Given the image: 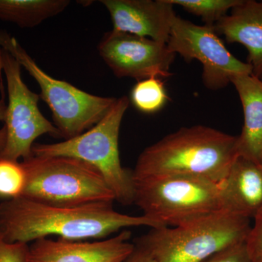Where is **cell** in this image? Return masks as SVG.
Returning <instances> with one entry per match:
<instances>
[{
    "instance_id": "cell-1",
    "label": "cell",
    "mask_w": 262,
    "mask_h": 262,
    "mask_svg": "<svg viewBox=\"0 0 262 262\" xmlns=\"http://www.w3.org/2000/svg\"><path fill=\"white\" fill-rule=\"evenodd\" d=\"M141 226L163 227L145 215L115 211L112 203L58 206L20 196L0 203V235L9 243L29 244L50 235L67 241L102 238Z\"/></svg>"
},
{
    "instance_id": "cell-2",
    "label": "cell",
    "mask_w": 262,
    "mask_h": 262,
    "mask_svg": "<svg viewBox=\"0 0 262 262\" xmlns=\"http://www.w3.org/2000/svg\"><path fill=\"white\" fill-rule=\"evenodd\" d=\"M237 157V136L205 125L184 127L146 147L133 177H190L222 183Z\"/></svg>"
},
{
    "instance_id": "cell-3",
    "label": "cell",
    "mask_w": 262,
    "mask_h": 262,
    "mask_svg": "<svg viewBox=\"0 0 262 262\" xmlns=\"http://www.w3.org/2000/svg\"><path fill=\"white\" fill-rule=\"evenodd\" d=\"M249 219L221 211L179 227L151 228L134 244L156 262H204L225 248L245 242Z\"/></svg>"
},
{
    "instance_id": "cell-4",
    "label": "cell",
    "mask_w": 262,
    "mask_h": 262,
    "mask_svg": "<svg viewBox=\"0 0 262 262\" xmlns=\"http://www.w3.org/2000/svg\"><path fill=\"white\" fill-rule=\"evenodd\" d=\"M129 103L127 96L117 98L106 115L89 130L61 142L34 144L32 155L82 160L102 174L115 201L125 206L133 204L135 196L133 172L122 166L119 152L120 126Z\"/></svg>"
},
{
    "instance_id": "cell-5",
    "label": "cell",
    "mask_w": 262,
    "mask_h": 262,
    "mask_svg": "<svg viewBox=\"0 0 262 262\" xmlns=\"http://www.w3.org/2000/svg\"><path fill=\"white\" fill-rule=\"evenodd\" d=\"M21 163L27 177L24 198L58 206L115 201L102 174L82 160L32 155Z\"/></svg>"
},
{
    "instance_id": "cell-6",
    "label": "cell",
    "mask_w": 262,
    "mask_h": 262,
    "mask_svg": "<svg viewBox=\"0 0 262 262\" xmlns=\"http://www.w3.org/2000/svg\"><path fill=\"white\" fill-rule=\"evenodd\" d=\"M134 203L163 227H179L226 211L221 183L171 177L134 180Z\"/></svg>"
},
{
    "instance_id": "cell-7",
    "label": "cell",
    "mask_w": 262,
    "mask_h": 262,
    "mask_svg": "<svg viewBox=\"0 0 262 262\" xmlns=\"http://www.w3.org/2000/svg\"><path fill=\"white\" fill-rule=\"evenodd\" d=\"M0 48L14 57L39 84V97L49 106L55 126L65 139L80 135L94 126L116 101L117 98L90 94L65 81L53 78L37 64L14 37L2 29Z\"/></svg>"
},
{
    "instance_id": "cell-8",
    "label": "cell",
    "mask_w": 262,
    "mask_h": 262,
    "mask_svg": "<svg viewBox=\"0 0 262 262\" xmlns=\"http://www.w3.org/2000/svg\"><path fill=\"white\" fill-rule=\"evenodd\" d=\"M21 67L10 53L0 48V68L6 80L8 98L4 121L7 140L0 156L17 161L32 156L34 141L39 136L62 137L59 130L41 113L39 95L24 83Z\"/></svg>"
},
{
    "instance_id": "cell-9",
    "label": "cell",
    "mask_w": 262,
    "mask_h": 262,
    "mask_svg": "<svg viewBox=\"0 0 262 262\" xmlns=\"http://www.w3.org/2000/svg\"><path fill=\"white\" fill-rule=\"evenodd\" d=\"M167 46L185 61L201 62L203 84L211 91L227 87L234 76L252 75L251 66L237 59L227 49L211 26L196 25L177 16Z\"/></svg>"
},
{
    "instance_id": "cell-10",
    "label": "cell",
    "mask_w": 262,
    "mask_h": 262,
    "mask_svg": "<svg viewBox=\"0 0 262 262\" xmlns=\"http://www.w3.org/2000/svg\"><path fill=\"white\" fill-rule=\"evenodd\" d=\"M98 50L116 77L137 81L170 77L177 56L165 43L113 29L103 35Z\"/></svg>"
},
{
    "instance_id": "cell-11",
    "label": "cell",
    "mask_w": 262,
    "mask_h": 262,
    "mask_svg": "<svg viewBox=\"0 0 262 262\" xmlns=\"http://www.w3.org/2000/svg\"><path fill=\"white\" fill-rule=\"evenodd\" d=\"M130 231L96 242L42 238L29 245L30 262H123L135 244L129 242Z\"/></svg>"
},
{
    "instance_id": "cell-12",
    "label": "cell",
    "mask_w": 262,
    "mask_h": 262,
    "mask_svg": "<svg viewBox=\"0 0 262 262\" xmlns=\"http://www.w3.org/2000/svg\"><path fill=\"white\" fill-rule=\"evenodd\" d=\"M111 16L113 30L168 42L177 17L169 0H101Z\"/></svg>"
},
{
    "instance_id": "cell-13",
    "label": "cell",
    "mask_w": 262,
    "mask_h": 262,
    "mask_svg": "<svg viewBox=\"0 0 262 262\" xmlns=\"http://www.w3.org/2000/svg\"><path fill=\"white\" fill-rule=\"evenodd\" d=\"M213 28L227 42L239 43L247 49L252 75L262 79V1L242 0Z\"/></svg>"
},
{
    "instance_id": "cell-14",
    "label": "cell",
    "mask_w": 262,
    "mask_h": 262,
    "mask_svg": "<svg viewBox=\"0 0 262 262\" xmlns=\"http://www.w3.org/2000/svg\"><path fill=\"white\" fill-rule=\"evenodd\" d=\"M226 211L254 218L262 210V166L237 157L221 183Z\"/></svg>"
},
{
    "instance_id": "cell-15",
    "label": "cell",
    "mask_w": 262,
    "mask_h": 262,
    "mask_svg": "<svg viewBox=\"0 0 262 262\" xmlns=\"http://www.w3.org/2000/svg\"><path fill=\"white\" fill-rule=\"evenodd\" d=\"M231 83L244 110V127L237 136L238 156L262 165V79L239 75L234 76Z\"/></svg>"
},
{
    "instance_id": "cell-16",
    "label": "cell",
    "mask_w": 262,
    "mask_h": 262,
    "mask_svg": "<svg viewBox=\"0 0 262 262\" xmlns=\"http://www.w3.org/2000/svg\"><path fill=\"white\" fill-rule=\"evenodd\" d=\"M69 0H0V20L33 28L62 13Z\"/></svg>"
},
{
    "instance_id": "cell-17",
    "label": "cell",
    "mask_w": 262,
    "mask_h": 262,
    "mask_svg": "<svg viewBox=\"0 0 262 262\" xmlns=\"http://www.w3.org/2000/svg\"><path fill=\"white\" fill-rule=\"evenodd\" d=\"M130 100L141 113L153 114L164 107L168 96L161 80L151 77L137 81L131 91Z\"/></svg>"
},
{
    "instance_id": "cell-18",
    "label": "cell",
    "mask_w": 262,
    "mask_h": 262,
    "mask_svg": "<svg viewBox=\"0 0 262 262\" xmlns=\"http://www.w3.org/2000/svg\"><path fill=\"white\" fill-rule=\"evenodd\" d=\"M188 13L201 17L205 25L213 27L227 15V12L238 5L242 0H169Z\"/></svg>"
},
{
    "instance_id": "cell-19",
    "label": "cell",
    "mask_w": 262,
    "mask_h": 262,
    "mask_svg": "<svg viewBox=\"0 0 262 262\" xmlns=\"http://www.w3.org/2000/svg\"><path fill=\"white\" fill-rule=\"evenodd\" d=\"M27 177L23 165L0 156V198L15 199L23 194Z\"/></svg>"
},
{
    "instance_id": "cell-20",
    "label": "cell",
    "mask_w": 262,
    "mask_h": 262,
    "mask_svg": "<svg viewBox=\"0 0 262 262\" xmlns=\"http://www.w3.org/2000/svg\"><path fill=\"white\" fill-rule=\"evenodd\" d=\"M0 262H30L29 245L9 243L0 235Z\"/></svg>"
},
{
    "instance_id": "cell-21",
    "label": "cell",
    "mask_w": 262,
    "mask_h": 262,
    "mask_svg": "<svg viewBox=\"0 0 262 262\" xmlns=\"http://www.w3.org/2000/svg\"><path fill=\"white\" fill-rule=\"evenodd\" d=\"M253 219L254 225L246 238V247L253 262H262V210Z\"/></svg>"
},
{
    "instance_id": "cell-22",
    "label": "cell",
    "mask_w": 262,
    "mask_h": 262,
    "mask_svg": "<svg viewBox=\"0 0 262 262\" xmlns=\"http://www.w3.org/2000/svg\"><path fill=\"white\" fill-rule=\"evenodd\" d=\"M204 262H253L246 247V241L225 248Z\"/></svg>"
},
{
    "instance_id": "cell-23",
    "label": "cell",
    "mask_w": 262,
    "mask_h": 262,
    "mask_svg": "<svg viewBox=\"0 0 262 262\" xmlns=\"http://www.w3.org/2000/svg\"><path fill=\"white\" fill-rule=\"evenodd\" d=\"M0 121H5V113H6L7 103L5 101V90L3 82V73L0 68ZM7 140V131L5 125L0 129V153L4 149Z\"/></svg>"
},
{
    "instance_id": "cell-24",
    "label": "cell",
    "mask_w": 262,
    "mask_h": 262,
    "mask_svg": "<svg viewBox=\"0 0 262 262\" xmlns=\"http://www.w3.org/2000/svg\"><path fill=\"white\" fill-rule=\"evenodd\" d=\"M135 244V248L132 253L123 262H156L155 258L142 246Z\"/></svg>"
},
{
    "instance_id": "cell-25",
    "label": "cell",
    "mask_w": 262,
    "mask_h": 262,
    "mask_svg": "<svg viewBox=\"0 0 262 262\" xmlns=\"http://www.w3.org/2000/svg\"><path fill=\"white\" fill-rule=\"evenodd\" d=\"M261 166H262V165H261Z\"/></svg>"
}]
</instances>
